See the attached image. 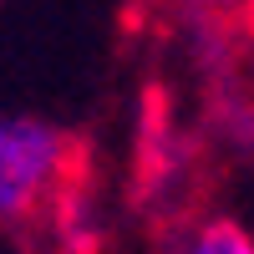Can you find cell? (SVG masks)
I'll return each mask as SVG.
<instances>
[{
  "label": "cell",
  "instance_id": "cell-1",
  "mask_svg": "<svg viewBox=\"0 0 254 254\" xmlns=\"http://www.w3.org/2000/svg\"><path fill=\"white\" fill-rule=\"evenodd\" d=\"M51 229L56 244H97L92 153L41 117H0V234Z\"/></svg>",
  "mask_w": 254,
  "mask_h": 254
},
{
  "label": "cell",
  "instance_id": "cell-2",
  "mask_svg": "<svg viewBox=\"0 0 254 254\" xmlns=\"http://www.w3.org/2000/svg\"><path fill=\"white\" fill-rule=\"evenodd\" d=\"M188 244H193V249H208V254H214V249H229V254L254 249V239L244 234L234 219H203V224H198V234L188 239Z\"/></svg>",
  "mask_w": 254,
  "mask_h": 254
},
{
  "label": "cell",
  "instance_id": "cell-4",
  "mask_svg": "<svg viewBox=\"0 0 254 254\" xmlns=\"http://www.w3.org/2000/svg\"><path fill=\"white\" fill-rule=\"evenodd\" d=\"M234 20H239V31H244V41L254 46V0H239V10H234Z\"/></svg>",
  "mask_w": 254,
  "mask_h": 254
},
{
  "label": "cell",
  "instance_id": "cell-3",
  "mask_svg": "<svg viewBox=\"0 0 254 254\" xmlns=\"http://www.w3.org/2000/svg\"><path fill=\"white\" fill-rule=\"evenodd\" d=\"M188 10H193V15H203V20H234L239 0H188Z\"/></svg>",
  "mask_w": 254,
  "mask_h": 254
}]
</instances>
